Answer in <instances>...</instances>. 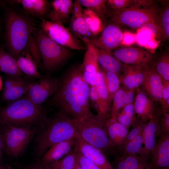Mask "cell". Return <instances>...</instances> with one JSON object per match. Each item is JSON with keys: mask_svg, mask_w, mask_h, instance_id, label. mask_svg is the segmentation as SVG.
<instances>
[{"mask_svg": "<svg viewBox=\"0 0 169 169\" xmlns=\"http://www.w3.org/2000/svg\"><path fill=\"white\" fill-rule=\"evenodd\" d=\"M90 86L85 81L79 67L68 74L52 99L59 110L72 119L91 114L89 104Z\"/></svg>", "mask_w": 169, "mask_h": 169, "instance_id": "obj_1", "label": "cell"}, {"mask_svg": "<svg viewBox=\"0 0 169 169\" xmlns=\"http://www.w3.org/2000/svg\"><path fill=\"white\" fill-rule=\"evenodd\" d=\"M38 128L34 147V155L37 160L55 144L79 135L72 119L60 110Z\"/></svg>", "mask_w": 169, "mask_h": 169, "instance_id": "obj_2", "label": "cell"}, {"mask_svg": "<svg viewBox=\"0 0 169 169\" xmlns=\"http://www.w3.org/2000/svg\"><path fill=\"white\" fill-rule=\"evenodd\" d=\"M8 53L16 60L36 28V21L23 10L10 8L5 16Z\"/></svg>", "mask_w": 169, "mask_h": 169, "instance_id": "obj_3", "label": "cell"}, {"mask_svg": "<svg viewBox=\"0 0 169 169\" xmlns=\"http://www.w3.org/2000/svg\"><path fill=\"white\" fill-rule=\"evenodd\" d=\"M48 111L25 96L0 109V124L3 125L42 127L47 122Z\"/></svg>", "mask_w": 169, "mask_h": 169, "instance_id": "obj_4", "label": "cell"}, {"mask_svg": "<svg viewBox=\"0 0 169 169\" xmlns=\"http://www.w3.org/2000/svg\"><path fill=\"white\" fill-rule=\"evenodd\" d=\"M80 137L103 152L113 149L110 143L106 120L93 113L82 117L72 119Z\"/></svg>", "mask_w": 169, "mask_h": 169, "instance_id": "obj_5", "label": "cell"}, {"mask_svg": "<svg viewBox=\"0 0 169 169\" xmlns=\"http://www.w3.org/2000/svg\"><path fill=\"white\" fill-rule=\"evenodd\" d=\"M160 9L154 3L146 6L111 9L108 13L109 20L119 25L135 29L152 23L161 31L158 24Z\"/></svg>", "mask_w": 169, "mask_h": 169, "instance_id": "obj_6", "label": "cell"}, {"mask_svg": "<svg viewBox=\"0 0 169 169\" xmlns=\"http://www.w3.org/2000/svg\"><path fill=\"white\" fill-rule=\"evenodd\" d=\"M32 35L38 45L42 67L46 70L59 69L71 57L72 52L69 49L53 40L41 28L36 27Z\"/></svg>", "mask_w": 169, "mask_h": 169, "instance_id": "obj_7", "label": "cell"}, {"mask_svg": "<svg viewBox=\"0 0 169 169\" xmlns=\"http://www.w3.org/2000/svg\"><path fill=\"white\" fill-rule=\"evenodd\" d=\"M5 151L10 158L15 159L25 152L38 128L35 126L3 125Z\"/></svg>", "mask_w": 169, "mask_h": 169, "instance_id": "obj_8", "label": "cell"}, {"mask_svg": "<svg viewBox=\"0 0 169 169\" xmlns=\"http://www.w3.org/2000/svg\"><path fill=\"white\" fill-rule=\"evenodd\" d=\"M41 29L50 38L69 49L84 50L86 48L61 23L41 19Z\"/></svg>", "mask_w": 169, "mask_h": 169, "instance_id": "obj_9", "label": "cell"}, {"mask_svg": "<svg viewBox=\"0 0 169 169\" xmlns=\"http://www.w3.org/2000/svg\"><path fill=\"white\" fill-rule=\"evenodd\" d=\"M110 53L124 64L145 67L152 66L156 58L151 52L133 47L117 48Z\"/></svg>", "mask_w": 169, "mask_h": 169, "instance_id": "obj_10", "label": "cell"}, {"mask_svg": "<svg viewBox=\"0 0 169 169\" xmlns=\"http://www.w3.org/2000/svg\"><path fill=\"white\" fill-rule=\"evenodd\" d=\"M60 81L56 78L48 75L42 76L33 81L25 95L35 104L41 106L49 97L58 91Z\"/></svg>", "mask_w": 169, "mask_h": 169, "instance_id": "obj_11", "label": "cell"}, {"mask_svg": "<svg viewBox=\"0 0 169 169\" xmlns=\"http://www.w3.org/2000/svg\"><path fill=\"white\" fill-rule=\"evenodd\" d=\"M123 37L119 26L110 22L105 25L99 37L87 39L93 46L111 52L118 48L123 42Z\"/></svg>", "mask_w": 169, "mask_h": 169, "instance_id": "obj_12", "label": "cell"}, {"mask_svg": "<svg viewBox=\"0 0 169 169\" xmlns=\"http://www.w3.org/2000/svg\"><path fill=\"white\" fill-rule=\"evenodd\" d=\"M33 81L27 77L8 76L4 79L2 99L9 103L24 96Z\"/></svg>", "mask_w": 169, "mask_h": 169, "instance_id": "obj_13", "label": "cell"}, {"mask_svg": "<svg viewBox=\"0 0 169 169\" xmlns=\"http://www.w3.org/2000/svg\"><path fill=\"white\" fill-rule=\"evenodd\" d=\"M160 110V106L157 104L152 117L148 121L142 131L143 143L138 156L147 162L156 143Z\"/></svg>", "mask_w": 169, "mask_h": 169, "instance_id": "obj_14", "label": "cell"}, {"mask_svg": "<svg viewBox=\"0 0 169 169\" xmlns=\"http://www.w3.org/2000/svg\"><path fill=\"white\" fill-rule=\"evenodd\" d=\"M86 45V51L83 63L79 67L85 81L89 86H94L95 83L99 65L97 54L93 46L87 38L82 39Z\"/></svg>", "mask_w": 169, "mask_h": 169, "instance_id": "obj_15", "label": "cell"}, {"mask_svg": "<svg viewBox=\"0 0 169 169\" xmlns=\"http://www.w3.org/2000/svg\"><path fill=\"white\" fill-rule=\"evenodd\" d=\"M74 147L100 169H113L104 152L87 143L79 135L74 138Z\"/></svg>", "mask_w": 169, "mask_h": 169, "instance_id": "obj_16", "label": "cell"}, {"mask_svg": "<svg viewBox=\"0 0 169 169\" xmlns=\"http://www.w3.org/2000/svg\"><path fill=\"white\" fill-rule=\"evenodd\" d=\"M157 137L150 155L149 169H165L169 166V135Z\"/></svg>", "mask_w": 169, "mask_h": 169, "instance_id": "obj_17", "label": "cell"}, {"mask_svg": "<svg viewBox=\"0 0 169 169\" xmlns=\"http://www.w3.org/2000/svg\"><path fill=\"white\" fill-rule=\"evenodd\" d=\"M148 67L125 64L119 76L121 84L126 89L139 88L146 78Z\"/></svg>", "mask_w": 169, "mask_h": 169, "instance_id": "obj_18", "label": "cell"}, {"mask_svg": "<svg viewBox=\"0 0 169 169\" xmlns=\"http://www.w3.org/2000/svg\"><path fill=\"white\" fill-rule=\"evenodd\" d=\"M163 87L162 79L153 66L148 67L146 78L140 89L156 103L160 104L162 99Z\"/></svg>", "mask_w": 169, "mask_h": 169, "instance_id": "obj_19", "label": "cell"}, {"mask_svg": "<svg viewBox=\"0 0 169 169\" xmlns=\"http://www.w3.org/2000/svg\"><path fill=\"white\" fill-rule=\"evenodd\" d=\"M157 104L139 88L136 89L134 106L137 119L148 122L152 117Z\"/></svg>", "mask_w": 169, "mask_h": 169, "instance_id": "obj_20", "label": "cell"}, {"mask_svg": "<svg viewBox=\"0 0 169 169\" xmlns=\"http://www.w3.org/2000/svg\"><path fill=\"white\" fill-rule=\"evenodd\" d=\"M68 29L76 38L81 39L91 35L88 27L85 20L82 6L79 0L74 3L73 8L69 20Z\"/></svg>", "mask_w": 169, "mask_h": 169, "instance_id": "obj_21", "label": "cell"}, {"mask_svg": "<svg viewBox=\"0 0 169 169\" xmlns=\"http://www.w3.org/2000/svg\"><path fill=\"white\" fill-rule=\"evenodd\" d=\"M52 9L48 14L50 21L63 24L69 21L74 3L71 0H54L50 4Z\"/></svg>", "mask_w": 169, "mask_h": 169, "instance_id": "obj_22", "label": "cell"}, {"mask_svg": "<svg viewBox=\"0 0 169 169\" xmlns=\"http://www.w3.org/2000/svg\"><path fill=\"white\" fill-rule=\"evenodd\" d=\"M74 145V138L57 143L50 147L39 159L45 165L52 163L69 153Z\"/></svg>", "mask_w": 169, "mask_h": 169, "instance_id": "obj_23", "label": "cell"}, {"mask_svg": "<svg viewBox=\"0 0 169 169\" xmlns=\"http://www.w3.org/2000/svg\"><path fill=\"white\" fill-rule=\"evenodd\" d=\"M100 104V109L98 115L106 120L110 117V115L111 102L104 75L99 66L96 79L95 85Z\"/></svg>", "mask_w": 169, "mask_h": 169, "instance_id": "obj_24", "label": "cell"}, {"mask_svg": "<svg viewBox=\"0 0 169 169\" xmlns=\"http://www.w3.org/2000/svg\"><path fill=\"white\" fill-rule=\"evenodd\" d=\"M111 145L114 150H119L122 146L129 131L115 118L110 117L106 120Z\"/></svg>", "mask_w": 169, "mask_h": 169, "instance_id": "obj_25", "label": "cell"}, {"mask_svg": "<svg viewBox=\"0 0 169 169\" xmlns=\"http://www.w3.org/2000/svg\"><path fill=\"white\" fill-rule=\"evenodd\" d=\"M8 2L10 4L21 5L26 13L41 19L48 14L50 6L49 2L46 0H16Z\"/></svg>", "mask_w": 169, "mask_h": 169, "instance_id": "obj_26", "label": "cell"}, {"mask_svg": "<svg viewBox=\"0 0 169 169\" xmlns=\"http://www.w3.org/2000/svg\"><path fill=\"white\" fill-rule=\"evenodd\" d=\"M93 46L96 53L99 66L107 71L116 74L119 77L125 64L113 55L110 52Z\"/></svg>", "mask_w": 169, "mask_h": 169, "instance_id": "obj_27", "label": "cell"}, {"mask_svg": "<svg viewBox=\"0 0 169 169\" xmlns=\"http://www.w3.org/2000/svg\"><path fill=\"white\" fill-rule=\"evenodd\" d=\"M18 67L23 74L30 79H39L42 76L38 67L27 49L25 48L17 59Z\"/></svg>", "mask_w": 169, "mask_h": 169, "instance_id": "obj_28", "label": "cell"}, {"mask_svg": "<svg viewBox=\"0 0 169 169\" xmlns=\"http://www.w3.org/2000/svg\"><path fill=\"white\" fill-rule=\"evenodd\" d=\"M0 72L17 77L23 75L18 67L17 60L6 52L3 47H0Z\"/></svg>", "mask_w": 169, "mask_h": 169, "instance_id": "obj_29", "label": "cell"}, {"mask_svg": "<svg viewBox=\"0 0 169 169\" xmlns=\"http://www.w3.org/2000/svg\"><path fill=\"white\" fill-rule=\"evenodd\" d=\"M117 169H149L148 163L138 155L120 154L117 157Z\"/></svg>", "mask_w": 169, "mask_h": 169, "instance_id": "obj_30", "label": "cell"}, {"mask_svg": "<svg viewBox=\"0 0 169 169\" xmlns=\"http://www.w3.org/2000/svg\"><path fill=\"white\" fill-rule=\"evenodd\" d=\"M134 103L125 106L115 117L113 118L124 126L128 131L137 120Z\"/></svg>", "mask_w": 169, "mask_h": 169, "instance_id": "obj_31", "label": "cell"}, {"mask_svg": "<svg viewBox=\"0 0 169 169\" xmlns=\"http://www.w3.org/2000/svg\"><path fill=\"white\" fill-rule=\"evenodd\" d=\"M154 3L153 1L150 0H108L106 2V6L113 10L146 6Z\"/></svg>", "mask_w": 169, "mask_h": 169, "instance_id": "obj_32", "label": "cell"}, {"mask_svg": "<svg viewBox=\"0 0 169 169\" xmlns=\"http://www.w3.org/2000/svg\"><path fill=\"white\" fill-rule=\"evenodd\" d=\"M83 6L96 14L106 25V15L107 11L106 0H79Z\"/></svg>", "mask_w": 169, "mask_h": 169, "instance_id": "obj_33", "label": "cell"}, {"mask_svg": "<svg viewBox=\"0 0 169 169\" xmlns=\"http://www.w3.org/2000/svg\"><path fill=\"white\" fill-rule=\"evenodd\" d=\"M83 13L91 35L95 36L101 32L105 26L101 19L94 12L87 8L83 10Z\"/></svg>", "mask_w": 169, "mask_h": 169, "instance_id": "obj_34", "label": "cell"}, {"mask_svg": "<svg viewBox=\"0 0 169 169\" xmlns=\"http://www.w3.org/2000/svg\"><path fill=\"white\" fill-rule=\"evenodd\" d=\"M162 79L169 81V53L166 51L156 57L152 65Z\"/></svg>", "mask_w": 169, "mask_h": 169, "instance_id": "obj_35", "label": "cell"}, {"mask_svg": "<svg viewBox=\"0 0 169 169\" xmlns=\"http://www.w3.org/2000/svg\"><path fill=\"white\" fill-rule=\"evenodd\" d=\"M100 67L104 75L109 95L110 100L112 103L114 94L120 87L121 83L119 77L115 73L107 71L100 66Z\"/></svg>", "mask_w": 169, "mask_h": 169, "instance_id": "obj_36", "label": "cell"}, {"mask_svg": "<svg viewBox=\"0 0 169 169\" xmlns=\"http://www.w3.org/2000/svg\"><path fill=\"white\" fill-rule=\"evenodd\" d=\"M76 161L74 148L59 160L49 165H44L46 169H74Z\"/></svg>", "mask_w": 169, "mask_h": 169, "instance_id": "obj_37", "label": "cell"}, {"mask_svg": "<svg viewBox=\"0 0 169 169\" xmlns=\"http://www.w3.org/2000/svg\"><path fill=\"white\" fill-rule=\"evenodd\" d=\"M143 143L142 132L138 136L123 145L119 150L121 154L138 155Z\"/></svg>", "mask_w": 169, "mask_h": 169, "instance_id": "obj_38", "label": "cell"}, {"mask_svg": "<svg viewBox=\"0 0 169 169\" xmlns=\"http://www.w3.org/2000/svg\"><path fill=\"white\" fill-rule=\"evenodd\" d=\"M161 8L158 18L159 26L165 39L169 38V2L165 1Z\"/></svg>", "mask_w": 169, "mask_h": 169, "instance_id": "obj_39", "label": "cell"}, {"mask_svg": "<svg viewBox=\"0 0 169 169\" xmlns=\"http://www.w3.org/2000/svg\"><path fill=\"white\" fill-rule=\"evenodd\" d=\"M125 88L120 86L114 94L112 101L110 115L112 118H115L116 115L124 107V99Z\"/></svg>", "mask_w": 169, "mask_h": 169, "instance_id": "obj_40", "label": "cell"}, {"mask_svg": "<svg viewBox=\"0 0 169 169\" xmlns=\"http://www.w3.org/2000/svg\"><path fill=\"white\" fill-rule=\"evenodd\" d=\"M160 107L157 137L169 135V110Z\"/></svg>", "mask_w": 169, "mask_h": 169, "instance_id": "obj_41", "label": "cell"}, {"mask_svg": "<svg viewBox=\"0 0 169 169\" xmlns=\"http://www.w3.org/2000/svg\"><path fill=\"white\" fill-rule=\"evenodd\" d=\"M25 48L28 50L38 68H41L42 64L39 47L36 39L32 34L30 36Z\"/></svg>", "mask_w": 169, "mask_h": 169, "instance_id": "obj_42", "label": "cell"}, {"mask_svg": "<svg viewBox=\"0 0 169 169\" xmlns=\"http://www.w3.org/2000/svg\"><path fill=\"white\" fill-rule=\"evenodd\" d=\"M147 122L137 119V121L131 127L130 131L128 132L123 146L140 134Z\"/></svg>", "mask_w": 169, "mask_h": 169, "instance_id": "obj_43", "label": "cell"}, {"mask_svg": "<svg viewBox=\"0 0 169 169\" xmlns=\"http://www.w3.org/2000/svg\"><path fill=\"white\" fill-rule=\"evenodd\" d=\"M89 101L90 108H92L99 115L100 111V104L95 86H90Z\"/></svg>", "mask_w": 169, "mask_h": 169, "instance_id": "obj_44", "label": "cell"}, {"mask_svg": "<svg viewBox=\"0 0 169 169\" xmlns=\"http://www.w3.org/2000/svg\"><path fill=\"white\" fill-rule=\"evenodd\" d=\"M74 149L75 152L76 160L82 169H100L80 152L74 148Z\"/></svg>", "mask_w": 169, "mask_h": 169, "instance_id": "obj_45", "label": "cell"}, {"mask_svg": "<svg viewBox=\"0 0 169 169\" xmlns=\"http://www.w3.org/2000/svg\"><path fill=\"white\" fill-rule=\"evenodd\" d=\"M162 80L163 84L162 96L159 105L162 109L169 110V81Z\"/></svg>", "mask_w": 169, "mask_h": 169, "instance_id": "obj_46", "label": "cell"}, {"mask_svg": "<svg viewBox=\"0 0 169 169\" xmlns=\"http://www.w3.org/2000/svg\"><path fill=\"white\" fill-rule=\"evenodd\" d=\"M136 89L125 88L124 99V107L128 105L134 103L136 95Z\"/></svg>", "mask_w": 169, "mask_h": 169, "instance_id": "obj_47", "label": "cell"}, {"mask_svg": "<svg viewBox=\"0 0 169 169\" xmlns=\"http://www.w3.org/2000/svg\"><path fill=\"white\" fill-rule=\"evenodd\" d=\"M37 160H38L26 166L24 169H46L40 159Z\"/></svg>", "mask_w": 169, "mask_h": 169, "instance_id": "obj_48", "label": "cell"}, {"mask_svg": "<svg viewBox=\"0 0 169 169\" xmlns=\"http://www.w3.org/2000/svg\"><path fill=\"white\" fill-rule=\"evenodd\" d=\"M5 149L3 126L0 124V153L3 155V152L5 151Z\"/></svg>", "mask_w": 169, "mask_h": 169, "instance_id": "obj_49", "label": "cell"}, {"mask_svg": "<svg viewBox=\"0 0 169 169\" xmlns=\"http://www.w3.org/2000/svg\"><path fill=\"white\" fill-rule=\"evenodd\" d=\"M148 44L149 47L151 48L152 49L156 48L157 45V44L156 42L153 40L151 41L150 42H149Z\"/></svg>", "mask_w": 169, "mask_h": 169, "instance_id": "obj_50", "label": "cell"}, {"mask_svg": "<svg viewBox=\"0 0 169 169\" xmlns=\"http://www.w3.org/2000/svg\"><path fill=\"white\" fill-rule=\"evenodd\" d=\"M74 169H82L77 160Z\"/></svg>", "mask_w": 169, "mask_h": 169, "instance_id": "obj_51", "label": "cell"}, {"mask_svg": "<svg viewBox=\"0 0 169 169\" xmlns=\"http://www.w3.org/2000/svg\"><path fill=\"white\" fill-rule=\"evenodd\" d=\"M3 86V82L2 78L0 75V92L2 90Z\"/></svg>", "mask_w": 169, "mask_h": 169, "instance_id": "obj_52", "label": "cell"}, {"mask_svg": "<svg viewBox=\"0 0 169 169\" xmlns=\"http://www.w3.org/2000/svg\"><path fill=\"white\" fill-rule=\"evenodd\" d=\"M3 158V155L0 153V164L2 161Z\"/></svg>", "mask_w": 169, "mask_h": 169, "instance_id": "obj_53", "label": "cell"}, {"mask_svg": "<svg viewBox=\"0 0 169 169\" xmlns=\"http://www.w3.org/2000/svg\"><path fill=\"white\" fill-rule=\"evenodd\" d=\"M0 169H9L5 168L0 166Z\"/></svg>", "mask_w": 169, "mask_h": 169, "instance_id": "obj_54", "label": "cell"}, {"mask_svg": "<svg viewBox=\"0 0 169 169\" xmlns=\"http://www.w3.org/2000/svg\"><path fill=\"white\" fill-rule=\"evenodd\" d=\"M165 169H169V167H168L166 168Z\"/></svg>", "mask_w": 169, "mask_h": 169, "instance_id": "obj_55", "label": "cell"}, {"mask_svg": "<svg viewBox=\"0 0 169 169\" xmlns=\"http://www.w3.org/2000/svg\"><path fill=\"white\" fill-rule=\"evenodd\" d=\"M1 108L0 107V109H1Z\"/></svg>", "mask_w": 169, "mask_h": 169, "instance_id": "obj_56", "label": "cell"}]
</instances>
